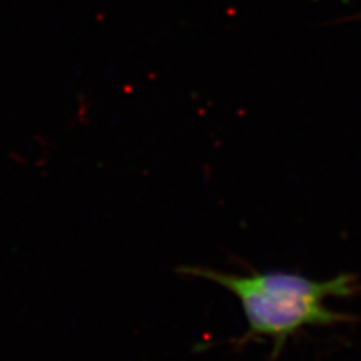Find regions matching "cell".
<instances>
[{"label":"cell","mask_w":361,"mask_h":361,"mask_svg":"<svg viewBox=\"0 0 361 361\" xmlns=\"http://www.w3.org/2000/svg\"><path fill=\"white\" fill-rule=\"evenodd\" d=\"M179 274L205 279L232 292L241 302L247 321L243 341L268 337L277 354L288 337L302 326L329 325L348 319L325 306L330 297H348L354 292L353 277L338 276L314 281L286 271L233 274L205 267H180Z\"/></svg>","instance_id":"1"}]
</instances>
